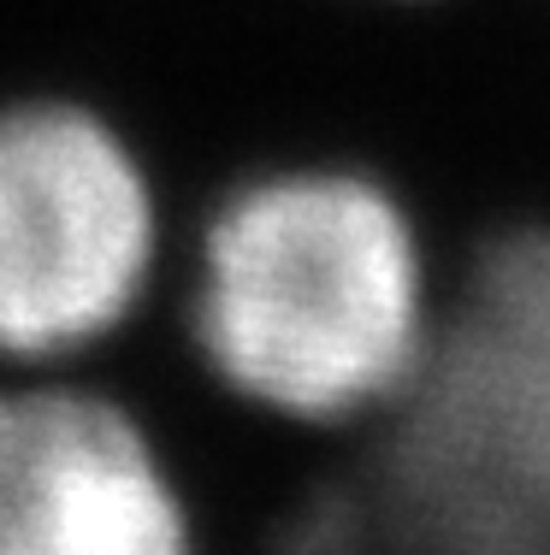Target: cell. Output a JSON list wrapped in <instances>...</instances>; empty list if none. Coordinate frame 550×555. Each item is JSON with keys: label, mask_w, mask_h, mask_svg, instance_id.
I'll use <instances>...</instances> for the list:
<instances>
[{"label": "cell", "mask_w": 550, "mask_h": 555, "mask_svg": "<svg viewBox=\"0 0 550 555\" xmlns=\"http://www.w3.org/2000/svg\"><path fill=\"white\" fill-rule=\"evenodd\" d=\"M432 320L421 224L379 171L272 166L202 219L190 343L238 402L272 420H379L421 366Z\"/></svg>", "instance_id": "1"}, {"label": "cell", "mask_w": 550, "mask_h": 555, "mask_svg": "<svg viewBox=\"0 0 550 555\" xmlns=\"http://www.w3.org/2000/svg\"><path fill=\"white\" fill-rule=\"evenodd\" d=\"M379 420L373 508L397 538L550 550V224L479 248Z\"/></svg>", "instance_id": "2"}, {"label": "cell", "mask_w": 550, "mask_h": 555, "mask_svg": "<svg viewBox=\"0 0 550 555\" xmlns=\"http://www.w3.org/2000/svg\"><path fill=\"white\" fill-rule=\"evenodd\" d=\"M142 149L77 95L0 101V366H65L125 332L161 267Z\"/></svg>", "instance_id": "3"}, {"label": "cell", "mask_w": 550, "mask_h": 555, "mask_svg": "<svg viewBox=\"0 0 550 555\" xmlns=\"http://www.w3.org/2000/svg\"><path fill=\"white\" fill-rule=\"evenodd\" d=\"M190 496L125 402L48 378H0V555H178Z\"/></svg>", "instance_id": "4"}]
</instances>
